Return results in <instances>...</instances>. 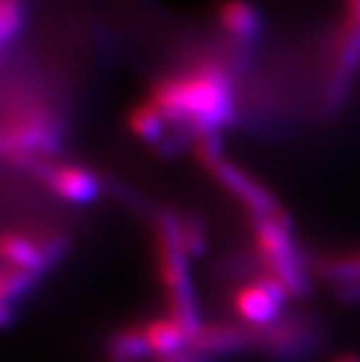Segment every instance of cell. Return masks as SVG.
<instances>
[{
  "mask_svg": "<svg viewBox=\"0 0 360 362\" xmlns=\"http://www.w3.org/2000/svg\"><path fill=\"white\" fill-rule=\"evenodd\" d=\"M148 100L170 124L189 128L193 137L219 133L235 119L233 76L221 61H202L154 81Z\"/></svg>",
  "mask_w": 360,
  "mask_h": 362,
  "instance_id": "obj_1",
  "label": "cell"
},
{
  "mask_svg": "<svg viewBox=\"0 0 360 362\" xmlns=\"http://www.w3.org/2000/svg\"><path fill=\"white\" fill-rule=\"evenodd\" d=\"M189 252L182 241V219L161 213L156 219V260L161 282L166 286L170 315L193 334L202 325L189 269Z\"/></svg>",
  "mask_w": 360,
  "mask_h": 362,
  "instance_id": "obj_2",
  "label": "cell"
},
{
  "mask_svg": "<svg viewBox=\"0 0 360 362\" xmlns=\"http://www.w3.org/2000/svg\"><path fill=\"white\" fill-rule=\"evenodd\" d=\"M61 126L52 111L35 100L16 105L3 124V154L16 165L33 170L59 150Z\"/></svg>",
  "mask_w": 360,
  "mask_h": 362,
  "instance_id": "obj_3",
  "label": "cell"
},
{
  "mask_svg": "<svg viewBox=\"0 0 360 362\" xmlns=\"http://www.w3.org/2000/svg\"><path fill=\"white\" fill-rule=\"evenodd\" d=\"M254 245L265 274L280 280L291 298H306L310 291V278L284 211L267 217H254Z\"/></svg>",
  "mask_w": 360,
  "mask_h": 362,
  "instance_id": "obj_4",
  "label": "cell"
},
{
  "mask_svg": "<svg viewBox=\"0 0 360 362\" xmlns=\"http://www.w3.org/2000/svg\"><path fill=\"white\" fill-rule=\"evenodd\" d=\"M195 156L204 165V170L252 213V217H267L282 211L276 197L263 185L256 182L250 174H245L239 165L221 154L217 133L195 135Z\"/></svg>",
  "mask_w": 360,
  "mask_h": 362,
  "instance_id": "obj_5",
  "label": "cell"
},
{
  "mask_svg": "<svg viewBox=\"0 0 360 362\" xmlns=\"http://www.w3.org/2000/svg\"><path fill=\"white\" fill-rule=\"evenodd\" d=\"M358 70H360V22L345 11L332 37L328 78H325V93H323L325 109L335 111L343 105Z\"/></svg>",
  "mask_w": 360,
  "mask_h": 362,
  "instance_id": "obj_6",
  "label": "cell"
},
{
  "mask_svg": "<svg viewBox=\"0 0 360 362\" xmlns=\"http://www.w3.org/2000/svg\"><path fill=\"white\" fill-rule=\"evenodd\" d=\"M68 250V239L59 233H20L7 230L0 239L3 265L42 276Z\"/></svg>",
  "mask_w": 360,
  "mask_h": 362,
  "instance_id": "obj_7",
  "label": "cell"
},
{
  "mask_svg": "<svg viewBox=\"0 0 360 362\" xmlns=\"http://www.w3.org/2000/svg\"><path fill=\"white\" fill-rule=\"evenodd\" d=\"M256 332V349L284 362H298L310 356L319 343L313 319L304 315H282L276 323Z\"/></svg>",
  "mask_w": 360,
  "mask_h": 362,
  "instance_id": "obj_8",
  "label": "cell"
},
{
  "mask_svg": "<svg viewBox=\"0 0 360 362\" xmlns=\"http://www.w3.org/2000/svg\"><path fill=\"white\" fill-rule=\"evenodd\" d=\"M289 298L291 295L280 280L269 274H260L239 286L233 298V306L243 325L252 330H263L282 317V308Z\"/></svg>",
  "mask_w": 360,
  "mask_h": 362,
  "instance_id": "obj_9",
  "label": "cell"
},
{
  "mask_svg": "<svg viewBox=\"0 0 360 362\" xmlns=\"http://www.w3.org/2000/svg\"><path fill=\"white\" fill-rule=\"evenodd\" d=\"M33 170H37L42 182L63 202L89 204L98 197L100 182L83 165L76 163H50L42 160Z\"/></svg>",
  "mask_w": 360,
  "mask_h": 362,
  "instance_id": "obj_10",
  "label": "cell"
},
{
  "mask_svg": "<svg viewBox=\"0 0 360 362\" xmlns=\"http://www.w3.org/2000/svg\"><path fill=\"white\" fill-rule=\"evenodd\" d=\"M252 347H256V332L243 323H202L189 341V349L207 358L239 354Z\"/></svg>",
  "mask_w": 360,
  "mask_h": 362,
  "instance_id": "obj_11",
  "label": "cell"
},
{
  "mask_svg": "<svg viewBox=\"0 0 360 362\" xmlns=\"http://www.w3.org/2000/svg\"><path fill=\"white\" fill-rule=\"evenodd\" d=\"M217 24L223 30V35L245 46L254 42L260 33V13L248 0H221L217 5Z\"/></svg>",
  "mask_w": 360,
  "mask_h": 362,
  "instance_id": "obj_12",
  "label": "cell"
},
{
  "mask_svg": "<svg viewBox=\"0 0 360 362\" xmlns=\"http://www.w3.org/2000/svg\"><path fill=\"white\" fill-rule=\"evenodd\" d=\"M144 334L150 345V351L158 358L176 356L189 349L191 332L172 315L154 317L144 325Z\"/></svg>",
  "mask_w": 360,
  "mask_h": 362,
  "instance_id": "obj_13",
  "label": "cell"
},
{
  "mask_svg": "<svg viewBox=\"0 0 360 362\" xmlns=\"http://www.w3.org/2000/svg\"><path fill=\"white\" fill-rule=\"evenodd\" d=\"M126 124H128V130L137 139L148 141V144H156L163 139V135H166V128L170 122L150 100H146V103H139L128 111Z\"/></svg>",
  "mask_w": 360,
  "mask_h": 362,
  "instance_id": "obj_14",
  "label": "cell"
},
{
  "mask_svg": "<svg viewBox=\"0 0 360 362\" xmlns=\"http://www.w3.org/2000/svg\"><path fill=\"white\" fill-rule=\"evenodd\" d=\"M37 276L28 274L9 265H3V274H0V300H3V323L9 325L11 321V310H13V302H18L22 295H26V291L33 288Z\"/></svg>",
  "mask_w": 360,
  "mask_h": 362,
  "instance_id": "obj_15",
  "label": "cell"
},
{
  "mask_svg": "<svg viewBox=\"0 0 360 362\" xmlns=\"http://www.w3.org/2000/svg\"><path fill=\"white\" fill-rule=\"evenodd\" d=\"M109 349H111V356L115 362H139L152 354L150 345L146 341V334H144V325L122 327V330L115 332V337L111 339Z\"/></svg>",
  "mask_w": 360,
  "mask_h": 362,
  "instance_id": "obj_16",
  "label": "cell"
},
{
  "mask_svg": "<svg viewBox=\"0 0 360 362\" xmlns=\"http://www.w3.org/2000/svg\"><path fill=\"white\" fill-rule=\"evenodd\" d=\"M319 274L335 284H343L360 278V250L325 258L323 262H319Z\"/></svg>",
  "mask_w": 360,
  "mask_h": 362,
  "instance_id": "obj_17",
  "label": "cell"
},
{
  "mask_svg": "<svg viewBox=\"0 0 360 362\" xmlns=\"http://www.w3.org/2000/svg\"><path fill=\"white\" fill-rule=\"evenodd\" d=\"M22 20H24L22 0H0V40H3L5 48H9L13 37H18Z\"/></svg>",
  "mask_w": 360,
  "mask_h": 362,
  "instance_id": "obj_18",
  "label": "cell"
},
{
  "mask_svg": "<svg viewBox=\"0 0 360 362\" xmlns=\"http://www.w3.org/2000/svg\"><path fill=\"white\" fill-rule=\"evenodd\" d=\"M182 241L189 256H202L207 250V235L198 219H182Z\"/></svg>",
  "mask_w": 360,
  "mask_h": 362,
  "instance_id": "obj_19",
  "label": "cell"
},
{
  "mask_svg": "<svg viewBox=\"0 0 360 362\" xmlns=\"http://www.w3.org/2000/svg\"><path fill=\"white\" fill-rule=\"evenodd\" d=\"M337 300L341 304H360V278L337 284Z\"/></svg>",
  "mask_w": 360,
  "mask_h": 362,
  "instance_id": "obj_20",
  "label": "cell"
},
{
  "mask_svg": "<svg viewBox=\"0 0 360 362\" xmlns=\"http://www.w3.org/2000/svg\"><path fill=\"white\" fill-rule=\"evenodd\" d=\"M211 358L198 354V351H193V349H185L176 356H168V358H158L156 362H209Z\"/></svg>",
  "mask_w": 360,
  "mask_h": 362,
  "instance_id": "obj_21",
  "label": "cell"
},
{
  "mask_svg": "<svg viewBox=\"0 0 360 362\" xmlns=\"http://www.w3.org/2000/svg\"><path fill=\"white\" fill-rule=\"evenodd\" d=\"M345 11L360 22V0H345Z\"/></svg>",
  "mask_w": 360,
  "mask_h": 362,
  "instance_id": "obj_22",
  "label": "cell"
},
{
  "mask_svg": "<svg viewBox=\"0 0 360 362\" xmlns=\"http://www.w3.org/2000/svg\"><path fill=\"white\" fill-rule=\"evenodd\" d=\"M332 362H360V356H356V354H341L337 360H332Z\"/></svg>",
  "mask_w": 360,
  "mask_h": 362,
  "instance_id": "obj_23",
  "label": "cell"
}]
</instances>
